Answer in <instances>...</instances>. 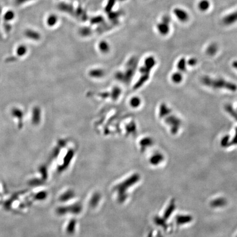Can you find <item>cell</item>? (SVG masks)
Listing matches in <instances>:
<instances>
[{"label": "cell", "instance_id": "6da1fadb", "mask_svg": "<svg viewBox=\"0 0 237 237\" xmlns=\"http://www.w3.org/2000/svg\"><path fill=\"white\" fill-rule=\"evenodd\" d=\"M159 116L169 127L171 134L175 135L178 132L182 126V120L173 113V111L165 103H162L160 105Z\"/></svg>", "mask_w": 237, "mask_h": 237}, {"label": "cell", "instance_id": "7a4b0ae2", "mask_svg": "<svg viewBox=\"0 0 237 237\" xmlns=\"http://www.w3.org/2000/svg\"><path fill=\"white\" fill-rule=\"evenodd\" d=\"M200 82L203 85L214 90H225L230 92H235L237 90V86L235 83L222 78L205 75L200 78Z\"/></svg>", "mask_w": 237, "mask_h": 237}, {"label": "cell", "instance_id": "3957f363", "mask_svg": "<svg viewBox=\"0 0 237 237\" xmlns=\"http://www.w3.org/2000/svg\"><path fill=\"white\" fill-rule=\"evenodd\" d=\"M157 63L156 59L154 57L149 56L148 57L144 62L142 67L140 68V72L142 76H140V80L138 81V83L137 84V88L141 87L146 83L149 78L150 74L152 69L154 67Z\"/></svg>", "mask_w": 237, "mask_h": 237}, {"label": "cell", "instance_id": "277c9868", "mask_svg": "<svg viewBox=\"0 0 237 237\" xmlns=\"http://www.w3.org/2000/svg\"><path fill=\"white\" fill-rule=\"evenodd\" d=\"M173 14L179 21L182 22L188 21L189 18L188 12L181 8H176L173 10Z\"/></svg>", "mask_w": 237, "mask_h": 237}, {"label": "cell", "instance_id": "5b68a950", "mask_svg": "<svg viewBox=\"0 0 237 237\" xmlns=\"http://www.w3.org/2000/svg\"><path fill=\"white\" fill-rule=\"evenodd\" d=\"M12 115L16 118L17 120H18V129H21L23 127V117H24V113L23 111L18 108H14L12 110Z\"/></svg>", "mask_w": 237, "mask_h": 237}, {"label": "cell", "instance_id": "8992f818", "mask_svg": "<svg viewBox=\"0 0 237 237\" xmlns=\"http://www.w3.org/2000/svg\"><path fill=\"white\" fill-rule=\"evenodd\" d=\"M157 28L159 34L163 36L167 35L170 31V24L165 23L162 21L157 24Z\"/></svg>", "mask_w": 237, "mask_h": 237}, {"label": "cell", "instance_id": "52a82bcc", "mask_svg": "<svg viewBox=\"0 0 237 237\" xmlns=\"http://www.w3.org/2000/svg\"><path fill=\"white\" fill-rule=\"evenodd\" d=\"M237 22V10L224 17L223 23L227 26L232 25Z\"/></svg>", "mask_w": 237, "mask_h": 237}, {"label": "cell", "instance_id": "ba28073f", "mask_svg": "<svg viewBox=\"0 0 237 237\" xmlns=\"http://www.w3.org/2000/svg\"><path fill=\"white\" fill-rule=\"evenodd\" d=\"M24 34L26 37H28L29 39L34 40V41H38L41 38V35L39 32L32 29H27L24 32Z\"/></svg>", "mask_w": 237, "mask_h": 237}, {"label": "cell", "instance_id": "9c48e42d", "mask_svg": "<svg viewBox=\"0 0 237 237\" xmlns=\"http://www.w3.org/2000/svg\"><path fill=\"white\" fill-rule=\"evenodd\" d=\"M187 62L186 59L184 57L180 58L177 63V69L178 72H180L181 73H184L187 71Z\"/></svg>", "mask_w": 237, "mask_h": 237}, {"label": "cell", "instance_id": "30bf717a", "mask_svg": "<svg viewBox=\"0 0 237 237\" xmlns=\"http://www.w3.org/2000/svg\"><path fill=\"white\" fill-rule=\"evenodd\" d=\"M176 208V205H175V201L174 200H171L170 204L168 205V207L165 210V211L164 212V219L165 220H168V219L170 217L171 215H172L174 210Z\"/></svg>", "mask_w": 237, "mask_h": 237}, {"label": "cell", "instance_id": "8fae6325", "mask_svg": "<svg viewBox=\"0 0 237 237\" xmlns=\"http://www.w3.org/2000/svg\"><path fill=\"white\" fill-rule=\"evenodd\" d=\"M227 201L225 198H219L212 200L210 203V205L212 207H221L225 206L227 204Z\"/></svg>", "mask_w": 237, "mask_h": 237}, {"label": "cell", "instance_id": "7c38bea8", "mask_svg": "<svg viewBox=\"0 0 237 237\" xmlns=\"http://www.w3.org/2000/svg\"><path fill=\"white\" fill-rule=\"evenodd\" d=\"M193 218L190 215H178L176 217V221L178 225H184L191 222Z\"/></svg>", "mask_w": 237, "mask_h": 237}, {"label": "cell", "instance_id": "4fadbf2b", "mask_svg": "<svg viewBox=\"0 0 237 237\" xmlns=\"http://www.w3.org/2000/svg\"><path fill=\"white\" fill-rule=\"evenodd\" d=\"M41 120V111L38 107H35L32 111V122L34 125L39 124Z\"/></svg>", "mask_w": 237, "mask_h": 237}, {"label": "cell", "instance_id": "5bb4252c", "mask_svg": "<svg viewBox=\"0 0 237 237\" xmlns=\"http://www.w3.org/2000/svg\"><path fill=\"white\" fill-rule=\"evenodd\" d=\"M217 51H218L217 45L215 43H212L207 46V49L206 50V53L207 55L212 56V55H214L217 53Z\"/></svg>", "mask_w": 237, "mask_h": 237}, {"label": "cell", "instance_id": "9a60e30c", "mask_svg": "<svg viewBox=\"0 0 237 237\" xmlns=\"http://www.w3.org/2000/svg\"><path fill=\"white\" fill-rule=\"evenodd\" d=\"M171 78L172 81L174 83H175V84H179L183 80V74L181 73L180 72H178V71L175 72V73H173L172 74Z\"/></svg>", "mask_w": 237, "mask_h": 237}, {"label": "cell", "instance_id": "2e32d148", "mask_svg": "<svg viewBox=\"0 0 237 237\" xmlns=\"http://www.w3.org/2000/svg\"><path fill=\"white\" fill-rule=\"evenodd\" d=\"M58 20V17L55 14H50L46 19V24L50 27H53L57 23Z\"/></svg>", "mask_w": 237, "mask_h": 237}, {"label": "cell", "instance_id": "e0dca14e", "mask_svg": "<svg viewBox=\"0 0 237 237\" xmlns=\"http://www.w3.org/2000/svg\"><path fill=\"white\" fill-rule=\"evenodd\" d=\"M164 159V157L161 153H156L151 158L150 162L153 165H157L160 163H161Z\"/></svg>", "mask_w": 237, "mask_h": 237}, {"label": "cell", "instance_id": "ac0fdd59", "mask_svg": "<svg viewBox=\"0 0 237 237\" xmlns=\"http://www.w3.org/2000/svg\"><path fill=\"white\" fill-rule=\"evenodd\" d=\"M198 7L201 11H207L210 7V2L209 0H201L198 3Z\"/></svg>", "mask_w": 237, "mask_h": 237}, {"label": "cell", "instance_id": "d6986e66", "mask_svg": "<svg viewBox=\"0 0 237 237\" xmlns=\"http://www.w3.org/2000/svg\"><path fill=\"white\" fill-rule=\"evenodd\" d=\"M141 99L138 96H134L131 97V98L129 101L130 106L133 108H137L141 105Z\"/></svg>", "mask_w": 237, "mask_h": 237}, {"label": "cell", "instance_id": "ffe728a7", "mask_svg": "<svg viewBox=\"0 0 237 237\" xmlns=\"http://www.w3.org/2000/svg\"><path fill=\"white\" fill-rule=\"evenodd\" d=\"M98 49L102 53H106L110 50V46L107 42L102 41L98 44Z\"/></svg>", "mask_w": 237, "mask_h": 237}, {"label": "cell", "instance_id": "44dd1931", "mask_svg": "<svg viewBox=\"0 0 237 237\" xmlns=\"http://www.w3.org/2000/svg\"><path fill=\"white\" fill-rule=\"evenodd\" d=\"M58 8L60 9V11L65 12L67 13H73V7L72 5L65 3H60L59 5H58Z\"/></svg>", "mask_w": 237, "mask_h": 237}, {"label": "cell", "instance_id": "7402d4cb", "mask_svg": "<svg viewBox=\"0 0 237 237\" xmlns=\"http://www.w3.org/2000/svg\"><path fill=\"white\" fill-rule=\"evenodd\" d=\"M16 17L15 12L12 10H8L3 15V19L6 21H13Z\"/></svg>", "mask_w": 237, "mask_h": 237}, {"label": "cell", "instance_id": "603a6c76", "mask_svg": "<svg viewBox=\"0 0 237 237\" xmlns=\"http://www.w3.org/2000/svg\"><path fill=\"white\" fill-rule=\"evenodd\" d=\"M27 51H28L27 47H26L25 45H21L19 46L18 48L17 49L16 53L19 57H21L26 55L27 53Z\"/></svg>", "mask_w": 237, "mask_h": 237}, {"label": "cell", "instance_id": "cb8c5ba5", "mask_svg": "<svg viewBox=\"0 0 237 237\" xmlns=\"http://www.w3.org/2000/svg\"><path fill=\"white\" fill-rule=\"evenodd\" d=\"M76 14L79 17V18H81L82 21H86L88 18L87 14L81 7H78V9L76 10Z\"/></svg>", "mask_w": 237, "mask_h": 237}, {"label": "cell", "instance_id": "d4e9b609", "mask_svg": "<svg viewBox=\"0 0 237 237\" xmlns=\"http://www.w3.org/2000/svg\"><path fill=\"white\" fill-rule=\"evenodd\" d=\"M165 220H165L164 218L162 219V218L159 217H157L155 219V223H157V225H159V226H162L165 229L168 228V226H167V224L166 223Z\"/></svg>", "mask_w": 237, "mask_h": 237}, {"label": "cell", "instance_id": "484cf974", "mask_svg": "<svg viewBox=\"0 0 237 237\" xmlns=\"http://www.w3.org/2000/svg\"><path fill=\"white\" fill-rule=\"evenodd\" d=\"M116 1V0H109L106 7H105V11L107 12V13L111 12L114 6L115 5Z\"/></svg>", "mask_w": 237, "mask_h": 237}, {"label": "cell", "instance_id": "4316f807", "mask_svg": "<svg viewBox=\"0 0 237 237\" xmlns=\"http://www.w3.org/2000/svg\"><path fill=\"white\" fill-rule=\"evenodd\" d=\"M221 145L223 147H227L230 145V136L226 135L223 137L221 140Z\"/></svg>", "mask_w": 237, "mask_h": 237}, {"label": "cell", "instance_id": "83f0119b", "mask_svg": "<svg viewBox=\"0 0 237 237\" xmlns=\"http://www.w3.org/2000/svg\"><path fill=\"white\" fill-rule=\"evenodd\" d=\"M103 21V17L102 16L94 17L91 19V23L92 24H99V23H102Z\"/></svg>", "mask_w": 237, "mask_h": 237}, {"label": "cell", "instance_id": "f1b7e54d", "mask_svg": "<svg viewBox=\"0 0 237 237\" xmlns=\"http://www.w3.org/2000/svg\"><path fill=\"white\" fill-rule=\"evenodd\" d=\"M226 110L227 111L228 113L230 114V115H232L233 117H235V119L237 120V114L235 110L233 109L232 107L230 106V105H227L226 106Z\"/></svg>", "mask_w": 237, "mask_h": 237}, {"label": "cell", "instance_id": "f546056e", "mask_svg": "<svg viewBox=\"0 0 237 237\" xmlns=\"http://www.w3.org/2000/svg\"><path fill=\"white\" fill-rule=\"evenodd\" d=\"M153 144V140L150 138H145L141 141V145L143 146H150Z\"/></svg>", "mask_w": 237, "mask_h": 237}, {"label": "cell", "instance_id": "4dcf8cb0", "mask_svg": "<svg viewBox=\"0 0 237 237\" xmlns=\"http://www.w3.org/2000/svg\"><path fill=\"white\" fill-rule=\"evenodd\" d=\"M80 32L81 34L83 36H88V35H90L91 34V30L90 28L84 27V28L81 29Z\"/></svg>", "mask_w": 237, "mask_h": 237}, {"label": "cell", "instance_id": "1f68e13d", "mask_svg": "<svg viewBox=\"0 0 237 237\" xmlns=\"http://www.w3.org/2000/svg\"><path fill=\"white\" fill-rule=\"evenodd\" d=\"M187 65H188L191 67H194L197 64V60L195 58H191L188 61H187Z\"/></svg>", "mask_w": 237, "mask_h": 237}, {"label": "cell", "instance_id": "d6a6232c", "mask_svg": "<svg viewBox=\"0 0 237 237\" xmlns=\"http://www.w3.org/2000/svg\"><path fill=\"white\" fill-rule=\"evenodd\" d=\"M120 16V12H114L113 13H109V18L113 21H115L117 18V17H119Z\"/></svg>", "mask_w": 237, "mask_h": 237}, {"label": "cell", "instance_id": "836d02e7", "mask_svg": "<svg viewBox=\"0 0 237 237\" xmlns=\"http://www.w3.org/2000/svg\"><path fill=\"white\" fill-rule=\"evenodd\" d=\"M161 21H163V22H165V23L170 24L171 19L170 17L168 15V14H166V15H164V16H163V17H162Z\"/></svg>", "mask_w": 237, "mask_h": 237}, {"label": "cell", "instance_id": "e575fe53", "mask_svg": "<svg viewBox=\"0 0 237 237\" xmlns=\"http://www.w3.org/2000/svg\"><path fill=\"white\" fill-rule=\"evenodd\" d=\"M32 0H14V2L16 4L17 6H21L26 3L29 2Z\"/></svg>", "mask_w": 237, "mask_h": 237}, {"label": "cell", "instance_id": "d590c367", "mask_svg": "<svg viewBox=\"0 0 237 237\" xmlns=\"http://www.w3.org/2000/svg\"><path fill=\"white\" fill-rule=\"evenodd\" d=\"M230 145H237V128L235 130V134L234 138H233L232 140L230 143Z\"/></svg>", "mask_w": 237, "mask_h": 237}, {"label": "cell", "instance_id": "8d00e7d4", "mask_svg": "<svg viewBox=\"0 0 237 237\" xmlns=\"http://www.w3.org/2000/svg\"><path fill=\"white\" fill-rule=\"evenodd\" d=\"M232 67L234 69L237 70V60H234L233 61L232 63Z\"/></svg>", "mask_w": 237, "mask_h": 237}, {"label": "cell", "instance_id": "74e56055", "mask_svg": "<svg viewBox=\"0 0 237 237\" xmlns=\"http://www.w3.org/2000/svg\"><path fill=\"white\" fill-rule=\"evenodd\" d=\"M120 1H124V0H120Z\"/></svg>", "mask_w": 237, "mask_h": 237}, {"label": "cell", "instance_id": "f35d334b", "mask_svg": "<svg viewBox=\"0 0 237 237\" xmlns=\"http://www.w3.org/2000/svg\"></svg>", "mask_w": 237, "mask_h": 237}]
</instances>
